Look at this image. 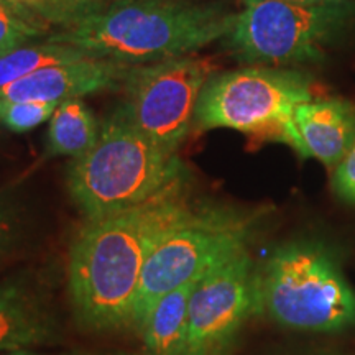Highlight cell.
<instances>
[{
    "label": "cell",
    "mask_w": 355,
    "mask_h": 355,
    "mask_svg": "<svg viewBox=\"0 0 355 355\" xmlns=\"http://www.w3.org/2000/svg\"><path fill=\"white\" fill-rule=\"evenodd\" d=\"M184 178L140 206L86 220L68 260V296L79 326L94 332L132 329L145 265L155 247L194 206Z\"/></svg>",
    "instance_id": "6da1fadb"
},
{
    "label": "cell",
    "mask_w": 355,
    "mask_h": 355,
    "mask_svg": "<svg viewBox=\"0 0 355 355\" xmlns=\"http://www.w3.org/2000/svg\"><path fill=\"white\" fill-rule=\"evenodd\" d=\"M234 17L219 2L114 0L46 40L71 44L87 58L140 66L186 56L225 38Z\"/></svg>",
    "instance_id": "7a4b0ae2"
},
{
    "label": "cell",
    "mask_w": 355,
    "mask_h": 355,
    "mask_svg": "<svg viewBox=\"0 0 355 355\" xmlns=\"http://www.w3.org/2000/svg\"><path fill=\"white\" fill-rule=\"evenodd\" d=\"M181 178L178 153L150 140L119 109L102 122L94 146L69 163L66 186L84 219L97 220L150 201Z\"/></svg>",
    "instance_id": "3957f363"
},
{
    "label": "cell",
    "mask_w": 355,
    "mask_h": 355,
    "mask_svg": "<svg viewBox=\"0 0 355 355\" xmlns=\"http://www.w3.org/2000/svg\"><path fill=\"white\" fill-rule=\"evenodd\" d=\"M304 332L355 326V290L334 257L316 242H288L257 266V313Z\"/></svg>",
    "instance_id": "277c9868"
},
{
    "label": "cell",
    "mask_w": 355,
    "mask_h": 355,
    "mask_svg": "<svg viewBox=\"0 0 355 355\" xmlns=\"http://www.w3.org/2000/svg\"><path fill=\"white\" fill-rule=\"evenodd\" d=\"M313 99V79L301 71L268 66L229 71L206 83L194 125L199 130L232 128L259 140L279 141L304 158L295 110Z\"/></svg>",
    "instance_id": "5b68a950"
},
{
    "label": "cell",
    "mask_w": 355,
    "mask_h": 355,
    "mask_svg": "<svg viewBox=\"0 0 355 355\" xmlns=\"http://www.w3.org/2000/svg\"><path fill=\"white\" fill-rule=\"evenodd\" d=\"M355 24L354 0L298 6L285 0H243L227 42L234 55L252 64L319 61Z\"/></svg>",
    "instance_id": "8992f818"
},
{
    "label": "cell",
    "mask_w": 355,
    "mask_h": 355,
    "mask_svg": "<svg viewBox=\"0 0 355 355\" xmlns=\"http://www.w3.org/2000/svg\"><path fill=\"white\" fill-rule=\"evenodd\" d=\"M257 219L227 207H193L155 247L146 261L133 311L132 329L139 331L157 301L189 279L248 247Z\"/></svg>",
    "instance_id": "52a82bcc"
},
{
    "label": "cell",
    "mask_w": 355,
    "mask_h": 355,
    "mask_svg": "<svg viewBox=\"0 0 355 355\" xmlns=\"http://www.w3.org/2000/svg\"><path fill=\"white\" fill-rule=\"evenodd\" d=\"M211 76V61L193 56L133 66L122 86L127 99L121 109L144 135L178 153Z\"/></svg>",
    "instance_id": "ba28073f"
},
{
    "label": "cell",
    "mask_w": 355,
    "mask_h": 355,
    "mask_svg": "<svg viewBox=\"0 0 355 355\" xmlns=\"http://www.w3.org/2000/svg\"><path fill=\"white\" fill-rule=\"evenodd\" d=\"M257 313V265L248 247L207 270L189 301L183 355H220L248 316Z\"/></svg>",
    "instance_id": "9c48e42d"
},
{
    "label": "cell",
    "mask_w": 355,
    "mask_h": 355,
    "mask_svg": "<svg viewBox=\"0 0 355 355\" xmlns=\"http://www.w3.org/2000/svg\"><path fill=\"white\" fill-rule=\"evenodd\" d=\"M60 319L43 283L30 272L0 282V352L33 350L58 344Z\"/></svg>",
    "instance_id": "30bf717a"
},
{
    "label": "cell",
    "mask_w": 355,
    "mask_h": 355,
    "mask_svg": "<svg viewBox=\"0 0 355 355\" xmlns=\"http://www.w3.org/2000/svg\"><path fill=\"white\" fill-rule=\"evenodd\" d=\"M133 66L110 60L83 58L71 63L48 66L30 76L0 87V104L55 102L81 99L105 89L123 86Z\"/></svg>",
    "instance_id": "8fae6325"
},
{
    "label": "cell",
    "mask_w": 355,
    "mask_h": 355,
    "mask_svg": "<svg viewBox=\"0 0 355 355\" xmlns=\"http://www.w3.org/2000/svg\"><path fill=\"white\" fill-rule=\"evenodd\" d=\"M304 158L336 168L355 144V104L344 99H313L295 110Z\"/></svg>",
    "instance_id": "7c38bea8"
},
{
    "label": "cell",
    "mask_w": 355,
    "mask_h": 355,
    "mask_svg": "<svg viewBox=\"0 0 355 355\" xmlns=\"http://www.w3.org/2000/svg\"><path fill=\"white\" fill-rule=\"evenodd\" d=\"M199 278L189 279L157 301L140 329L145 345L144 355L184 354L188 340L189 301Z\"/></svg>",
    "instance_id": "4fadbf2b"
},
{
    "label": "cell",
    "mask_w": 355,
    "mask_h": 355,
    "mask_svg": "<svg viewBox=\"0 0 355 355\" xmlns=\"http://www.w3.org/2000/svg\"><path fill=\"white\" fill-rule=\"evenodd\" d=\"M48 155L79 158L94 146L101 127L81 99L64 101L50 119Z\"/></svg>",
    "instance_id": "5bb4252c"
},
{
    "label": "cell",
    "mask_w": 355,
    "mask_h": 355,
    "mask_svg": "<svg viewBox=\"0 0 355 355\" xmlns=\"http://www.w3.org/2000/svg\"><path fill=\"white\" fill-rule=\"evenodd\" d=\"M87 58L78 48L50 40L37 44H24L7 55L0 56V87L19 81L48 66L71 63Z\"/></svg>",
    "instance_id": "9a60e30c"
},
{
    "label": "cell",
    "mask_w": 355,
    "mask_h": 355,
    "mask_svg": "<svg viewBox=\"0 0 355 355\" xmlns=\"http://www.w3.org/2000/svg\"><path fill=\"white\" fill-rule=\"evenodd\" d=\"M25 19L50 30L71 28L94 13L105 0H8Z\"/></svg>",
    "instance_id": "2e32d148"
},
{
    "label": "cell",
    "mask_w": 355,
    "mask_h": 355,
    "mask_svg": "<svg viewBox=\"0 0 355 355\" xmlns=\"http://www.w3.org/2000/svg\"><path fill=\"white\" fill-rule=\"evenodd\" d=\"M44 35L46 30L25 19L8 0H0V56Z\"/></svg>",
    "instance_id": "e0dca14e"
},
{
    "label": "cell",
    "mask_w": 355,
    "mask_h": 355,
    "mask_svg": "<svg viewBox=\"0 0 355 355\" xmlns=\"http://www.w3.org/2000/svg\"><path fill=\"white\" fill-rule=\"evenodd\" d=\"M60 104L55 102H12L0 104V123L8 130L24 133L53 117Z\"/></svg>",
    "instance_id": "ac0fdd59"
},
{
    "label": "cell",
    "mask_w": 355,
    "mask_h": 355,
    "mask_svg": "<svg viewBox=\"0 0 355 355\" xmlns=\"http://www.w3.org/2000/svg\"><path fill=\"white\" fill-rule=\"evenodd\" d=\"M332 188L343 201L355 204V144L334 168Z\"/></svg>",
    "instance_id": "d6986e66"
},
{
    "label": "cell",
    "mask_w": 355,
    "mask_h": 355,
    "mask_svg": "<svg viewBox=\"0 0 355 355\" xmlns=\"http://www.w3.org/2000/svg\"><path fill=\"white\" fill-rule=\"evenodd\" d=\"M19 214L8 198L0 196V255L13 250L19 241Z\"/></svg>",
    "instance_id": "ffe728a7"
},
{
    "label": "cell",
    "mask_w": 355,
    "mask_h": 355,
    "mask_svg": "<svg viewBox=\"0 0 355 355\" xmlns=\"http://www.w3.org/2000/svg\"><path fill=\"white\" fill-rule=\"evenodd\" d=\"M6 355H48L38 354L35 350H17V352H7ZM55 355H144L137 352H127V350H115V352H66V354H55Z\"/></svg>",
    "instance_id": "44dd1931"
},
{
    "label": "cell",
    "mask_w": 355,
    "mask_h": 355,
    "mask_svg": "<svg viewBox=\"0 0 355 355\" xmlns=\"http://www.w3.org/2000/svg\"><path fill=\"white\" fill-rule=\"evenodd\" d=\"M285 2L298 3V6H321V3L337 2V0H285Z\"/></svg>",
    "instance_id": "7402d4cb"
}]
</instances>
